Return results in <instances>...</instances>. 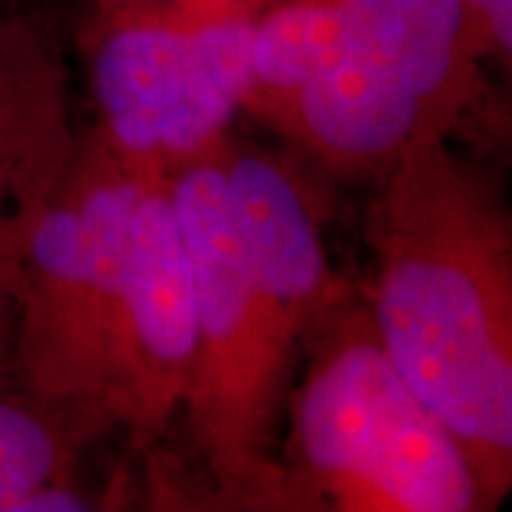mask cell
Returning a JSON list of instances; mask_svg holds the SVG:
<instances>
[{
	"mask_svg": "<svg viewBox=\"0 0 512 512\" xmlns=\"http://www.w3.org/2000/svg\"><path fill=\"white\" fill-rule=\"evenodd\" d=\"M197 339V279L168 171L131 214L111 333L109 413L134 450L154 447L183 413Z\"/></svg>",
	"mask_w": 512,
	"mask_h": 512,
	"instance_id": "52a82bcc",
	"label": "cell"
},
{
	"mask_svg": "<svg viewBox=\"0 0 512 512\" xmlns=\"http://www.w3.org/2000/svg\"><path fill=\"white\" fill-rule=\"evenodd\" d=\"M109 421L40 396L20 376L12 339L0 342V512H20L49 487H74L77 464Z\"/></svg>",
	"mask_w": 512,
	"mask_h": 512,
	"instance_id": "30bf717a",
	"label": "cell"
},
{
	"mask_svg": "<svg viewBox=\"0 0 512 512\" xmlns=\"http://www.w3.org/2000/svg\"><path fill=\"white\" fill-rule=\"evenodd\" d=\"M262 9H160L89 26V92L100 134L174 171L217 146L251 86Z\"/></svg>",
	"mask_w": 512,
	"mask_h": 512,
	"instance_id": "8992f818",
	"label": "cell"
},
{
	"mask_svg": "<svg viewBox=\"0 0 512 512\" xmlns=\"http://www.w3.org/2000/svg\"><path fill=\"white\" fill-rule=\"evenodd\" d=\"M484 66L461 0H271L242 111L330 174L376 180L476 117Z\"/></svg>",
	"mask_w": 512,
	"mask_h": 512,
	"instance_id": "7a4b0ae2",
	"label": "cell"
},
{
	"mask_svg": "<svg viewBox=\"0 0 512 512\" xmlns=\"http://www.w3.org/2000/svg\"><path fill=\"white\" fill-rule=\"evenodd\" d=\"M220 160L254 282L311 333L353 293L330 265L305 188L274 154L234 143L231 134L222 140Z\"/></svg>",
	"mask_w": 512,
	"mask_h": 512,
	"instance_id": "9c48e42d",
	"label": "cell"
},
{
	"mask_svg": "<svg viewBox=\"0 0 512 512\" xmlns=\"http://www.w3.org/2000/svg\"><path fill=\"white\" fill-rule=\"evenodd\" d=\"M365 214L370 316L390 359L453 433L487 510L512 490V220L453 140L413 148Z\"/></svg>",
	"mask_w": 512,
	"mask_h": 512,
	"instance_id": "6da1fadb",
	"label": "cell"
},
{
	"mask_svg": "<svg viewBox=\"0 0 512 512\" xmlns=\"http://www.w3.org/2000/svg\"><path fill=\"white\" fill-rule=\"evenodd\" d=\"M15 6H23V0H0V9H15Z\"/></svg>",
	"mask_w": 512,
	"mask_h": 512,
	"instance_id": "5bb4252c",
	"label": "cell"
},
{
	"mask_svg": "<svg viewBox=\"0 0 512 512\" xmlns=\"http://www.w3.org/2000/svg\"><path fill=\"white\" fill-rule=\"evenodd\" d=\"M279 439L288 512H487L447 424L348 299L302 342Z\"/></svg>",
	"mask_w": 512,
	"mask_h": 512,
	"instance_id": "3957f363",
	"label": "cell"
},
{
	"mask_svg": "<svg viewBox=\"0 0 512 512\" xmlns=\"http://www.w3.org/2000/svg\"><path fill=\"white\" fill-rule=\"evenodd\" d=\"M191 0H92V20L89 23H106L126 15L140 12H160V9H183Z\"/></svg>",
	"mask_w": 512,
	"mask_h": 512,
	"instance_id": "7c38bea8",
	"label": "cell"
},
{
	"mask_svg": "<svg viewBox=\"0 0 512 512\" xmlns=\"http://www.w3.org/2000/svg\"><path fill=\"white\" fill-rule=\"evenodd\" d=\"M478 52L487 63L510 69L512 63V0H461Z\"/></svg>",
	"mask_w": 512,
	"mask_h": 512,
	"instance_id": "8fae6325",
	"label": "cell"
},
{
	"mask_svg": "<svg viewBox=\"0 0 512 512\" xmlns=\"http://www.w3.org/2000/svg\"><path fill=\"white\" fill-rule=\"evenodd\" d=\"M160 174L168 168L117 151L100 128L77 134L20 265L12 316L20 376L111 427L109 353L128 225Z\"/></svg>",
	"mask_w": 512,
	"mask_h": 512,
	"instance_id": "5b68a950",
	"label": "cell"
},
{
	"mask_svg": "<svg viewBox=\"0 0 512 512\" xmlns=\"http://www.w3.org/2000/svg\"><path fill=\"white\" fill-rule=\"evenodd\" d=\"M77 131L66 46L35 9H0V342L12 339L20 265Z\"/></svg>",
	"mask_w": 512,
	"mask_h": 512,
	"instance_id": "ba28073f",
	"label": "cell"
},
{
	"mask_svg": "<svg viewBox=\"0 0 512 512\" xmlns=\"http://www.w3.org/2000/svg\"><path fill=\"white\" fill-rule=\"evenodd\" d=\"M222 140L171 171L200 311L183 413L220 507L288 512L279 439L293 362L308 330L251 276L225 191Z\"/></svg>",
	"mask_w": 512,
	"mask_h": 512,
	"instance_id": "277c9868",
	"label": "cell"
},
{
	"mask_svg": "<svg viewBox=\"0 0 512 512\" xmlns=\"http://www.w3.org/2000/svg\"><path fill=\"white\" fill-rule=\"evenodd\" d=\"M271 0H191L183 9H202V12H225V9H265Z\"/></svg>",
	"mask_w": 512,
	"mask_h": 512,
	"instance_id": "4fadbf2b",
	"label": "cell"
}]
</instances>
